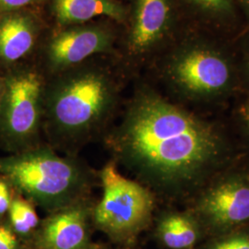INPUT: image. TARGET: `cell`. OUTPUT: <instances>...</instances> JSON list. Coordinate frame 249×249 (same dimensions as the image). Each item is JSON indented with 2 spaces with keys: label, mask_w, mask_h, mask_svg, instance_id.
I'll return each mask as SVG.
<instances>
[{
  "label": "cell",
  "mask_w": 249,
  "mask_h": 249,
  "mask_svg": "<svg viewBox=\"0 0 249 249\" xmlns=\"http://www.w3.org/2000/svg\"><path fill=\"white\" fill-rule=\"evenodd\" d=\"M44 0H0V13L21 9H36Z\"/></svg>",
  "instance_id": "16"
},
{
  "label": "cell",
  "mask_w": 249,
  "mask_h": 249,
  "mask_svg": "<svg viewBox=\"0 0 249 249\" xmlns=\"http://www.w3.org/2000/svg\"><path fill=\"white\" fill-rule=\"evenodd\" d=\"M163 73L181 93L207 98L221 95L231 87L233 65L223 46L203 38H190L165 55Z\"/></svg>",
  "instance_id": "5"
},
{
  "label": "cell",
  "mask_w": 249,
  "mask_h": 249,
  "mask_svg": "<svg viewBox=\"0 0 249 249\" xmlns=\"http://www.w3.org/2000/svg\"><path fill=\"white\" fill-rule=\"evenodd\" d=\"M17 238L13 231L6 225H0V249H16Z\"/></svg>",
  "instance_id": "18"
},
{
  "label": "cell",
  "mask_w": 249,
  "mask_h": 249,
  "mask_svg": "<svg viewBox=\"0 0 249 249\" xmlns=\"http://www.w3.org/2000/svg\"><path fill=\"white\" fill-rule=\"evenodd\" d=\"M12 201L9 185L0 178V218L9 213V207Z\"/></svg>",
  "instance_id": "17"
},
{
  "label": "cell",
  "mask_w": 249,
  "mask_h": 249,
  "mask_svg": "<svg viewBox=\"0 0 249 249\" xmlns=\"http://www.w3.org/2000/svg\"><path fill=\"white\" fill-rule=\"evenodd\" d=\"M0 144L13 153L40 146L45 78L28 63L1 74Z\"/></svg>",
  "instance_id": "4"
},
{
  "label": "cell",
  "mask_w": 249,
  "mask_h": 249,
  "mask_svg": "<svg viewBox=\"0 0 249 249\" xmlns=\"http://www.w3.org/2000/svg\"><path fill=\"white\" fill-rule=\"evenodd\" d=\"M100 178L103 196L92 213L100 229L113 235H124L146 223L153 209V197L146 187L123 177L115 161L105 165Z\"/></svg>",
  "instance_id": "6"
},
{
  "label": "cell",
  "mask_w": 249,
  "mask_h": 249,
  "mask_svg": "<svg viewBox=\"0 0 249 249\" xmlns=\"http://www.w3.org/2000/svg\"><path fill=\"white\" fill-rule=\"evenodd\" d=\"M107 142L116 160L162 188L192 179L218 149L206 124L147 88L136 92Z\"/></svg>",
  "instance_id": "1"
},
{
  "label": "cell",
  "mask_w": 249,
  "mask_h": 249,
  "mask_svg": "<svg viewBox=\"0 0 249 249\" xmlns=\"http://www.w3.org/2000/svg\"><path fill=\"white\" fill-rule=\"evenodd\" d=\"M9 215L13 230L19 234H28L39 224L33 203L20 195L12 197Z\"/></svg>",
  "instance_id": "15"
},
{
  "label": "cell",
  "mask_w": 249,
  "mask_h": 249,
  "mask_svg": "<svg viewBox=\"0 0 249 249\" xmlns=\"http://www.w3.org/2000/svg\"><path fill=\"white\" fill-rule=\"evenodd\" d=\"M182 1L192 13L207 21L227 23L232 21L235 15L234 0H178Z\"/></svg>",
  "instance_id": "14"
},
{
  "label": "cell",
  "mask_w": 249,
  "mask_h": 249,
  "mask_svg": "<svg viewBox=\"0 0 249 249\" xmlns=\"http://www.w3.org/2000/svg\"><path fill=\"white\" fill-rule=\"evenodd\" d=\"M119 94L115 69L92 59L47 78L43 127L50 142L70 151L84 144L112 117Z\"/></svg>",
  "instance_id": "2"
},
{
  "label": "cell",
  "mask_w": 249,
  "mask_h": 249,
  "mask_svg": "<svg viewBox=\"0 0 249 249\" xmlns=\"http://www.w3.org/2000/svg\"><path fill=\"white\" fill-rule=\"evenodd\" d=\"M241 5L243 6V9L247 12V14L249 16V0H239Z\"/></svg>",
  "instance_id": "22"
},
{
  "label": "cell",
  "mask_w": 249,
  "mask_h": 249,
  "mask_svg": "<svg viewBox=\"0 0 249 249\" xmlns=\"http://www.w3.org/2000/svg\"><path fill=\"white\" fill-rule=\"evenodd\" d=\"M1 88H2V77L0 74V93H1Z\"/></svg>",
  "instance_id": "23"
},
{
  "label": "cell",
  "mask_w": 249,
  "mask_h": 249,
  "mask_svg": "<svg viewBox=\"0 0 249 249\" xmlns=\"http://www.w3.org/2000/svg\"><path fill=\"white\" fill-rule=\"evenodd\" d=\"M159 230L163 243L170 249H187L196 239L193 224L181 215L167 216L160 223Z\"/></svg>",
  "instance_id": "13"
},
{
  "label": "cell",
  "mask_w": 249,
  "mask_h": 249,
  "mask_svg": "<svg viewBox=\"0 0 249 249\" xmlns=\"http://www.w3.org/2000/svg\"><path fill=\"white\" fill-rule=\"evenodd\" d=\"M178 0H132L121 37L120 58L142 62L158 52L176 32Z\"/></svg>",
  "instance_id": "8"
},
{
  "label": "cell",
  "mask_w": 249,
  "mask_h": 249,
  "mask_svg": "<svg viewBox=\"0 0 249 249\" xmlns=\"http://www.w3.org/2000/svg\"><path fill=\"white\" fill-rule=\"evenodd\" d=\"M243 62H244V70H245L246 76H247L248 80H249V40L244 49Z\"/></svg>",
  "instance_id": "20"
},
{
  "label": "cell",
  "mask_w": 249,
  "mask_h": 249,
  "mask_svg": "<svg viewBox=\"0 0 249 249\" xmlns=\"http://www.w3.org/2000/svg\"><path fill=\"white\" fill-rule=\"evenodd\" d=\"M93 208L86 198L51 213L41 231L43 246L46 249H81Z\"/></svg>",
  "instance_id": "10"
},
{
  "label": "cell",
  "mask_w": 249,
  "mask_h": 249,
  "mask_svg": "<svg viewBox=\"0 0 249 249\" xmlns=\"http://www.w3.org/2000/svg\"><path fill=\"white\" fill-rule=\"evenodd\" d=\"M115 22H88L57 27L42 47V71L45 78L87 62L99 55L116 52L119 36Z\"/></svg>",
  "instance_id": "7"
},
{
  "label": "cell",
  "mask_w": 249,
  "mask_h": 249,
  "mask_svg": "<svg viewBox=\"0 0 249 249\" xmlns=\"http://www.w3.org/2000/svg\"><path fill=\"white\" fill-rule=\"evenodd\" d=\"M0 178L50 213L88 198L93 180L82 162L41 145L0 158Z\"/></svg>",
  "instance_id": "3"
},
{
  "label": "cell",
  "mask_w": 249,
  "mask_h": 249,
  "mask_svg": "<svg viewBox=\"0 0 249 249\" xmlns=\"http://www.w3.org/2000/svg\"><path fill=\"white\" fill-rule=\"evenodd\" d=\"M51 10L58 27L71 26L107 18L124 25L128 7L118 0H50Z\"/></svg>",
  "instance_id": "11"
},
{
  "label": "cell",
  "mask_w": 249,
  "mask_h": 249,
  "mask_svg": "<svg viewBox=\"0 0 249 249\" xmlns=\"http://www.w3.org/2000/svg\"><path fill=\"white\" fill-rule=\"evenodd\" d=\"M44 31V22L36 9L0 13V71L27 63L36 51Z\"/></svg>",
  "instance_id": "9"
},
{
  "label": "cell",
  "mask_w": 249,
  "mask_h": 249,
  "mask_svg": "<svg viewBox=\"0 0 249 249\" xmlns=\"http://www.w3.org/2000/svg\"><path fill=\"white\" fill-rule=\"evenodd\" d=\"M208 211L223 223H237L249 219V187L239 183L218 187L209 196Z\"/></svg>",
  "instance_id": "12"
},
{
  "label": "cell",
  "mask_w": 249,
  "mask_h": 249,
  "mask_svg": "<svg viewBox=\"0 0 249 249\" xmlns=\"http://www.w3.org/2000/svg\"><path fill=\"white\" fill-rule=\"evenodd\" d=\"M242 115H243V117L245 118L246 122L249 125V105L242 109Z\"/></svg>",
  "instance_id": "21"
},
{
  "label": "cell",
  "mask_w": 249,
  "mask_h": 249,
  "mask_svg": "<svg viewBox=\"0 0 249 249\" xmlns=\"http://www.w3.org/2000/svg\"><path fill=\"white\" fill-rule=\"evenodd\" d=\"M214 249H249V239L236 238L223 242Z\"/></svg>",
  "instance_id": "19"
}]
</instances>
